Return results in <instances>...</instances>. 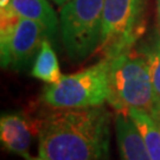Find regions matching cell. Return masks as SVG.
Listing matches in <instances>:
<instances>
[{
    "label": "cell",
    "instance_id": "1",
    "mask_svg": "<svg viewBox=\"0 0 160 160\" xmlns=\"http://www.w3.org/2000/svg\"><path fill=\"white\" fill-rule=\"evenodd\" d=\"M38 153L45 160H106L110 114L103 107L57 109L38 119Z\"/></svg>",
    "mask_w": 160,
    "mask_h": 160
},
{
    "label": "cell",
    "instance_id": "2",
    "mask_svg": "<svg viewBox=\"0 0 160 160\" xmlns=\"http://www.w3.org/2000/svg\"><path fill=\"white\" fill-rule=\"evenodd\" d=\"M109 63V104L116 113L141 109L152 114L155 101L147 55L129 49L110 58Z\"/></svg>",
    "mask_w": 160,
    "mask_h": 160
},
{
    "label": "cell",
    "instance_id": "3",
    "mask_svg": "<svg viewBox=\"0 0 160 160\" xmlns=\"http://www.w3.org/2000/svg\"><path fill=\"white\" fill-rule=\"evenodd\" d=\"M109 59H103L76 74L62 78L44 88L43 102L55 109H83L100 107L108 101Z\"/></svg>",
    "mask_w": 160,
    "mask_h": 160
},
{
    "label": "cell",
    "instance_id": "4",
    "mask_svg": "<svg viewBox=\"0 0 160 160\" xmlns=\"http://www.w3.org/2000/svg\"><path fill=\"white\" fill-rule=\"evenodd\" d=\"M104 0H69L61 10V30L70 59L83 61L101 44Z\"/></svg>",
    "mask_w": 160,
    "mask_h": 160
},
{
    "label": "cell",
    "instance_id": "5",
    "mask_svg": "<svg viewBox=\"0 0 160 160\" xmlns=\"http://www.w3.org/2000/svg\"><path fill=\"white\" fill-rule=\"evenodd\" d=\"M49 34L39 23L16 16L8 7H1V67L20 69L29 63Z\"/></svg>",
    "mask_w": 160,
    "mask_h": 160
},
{
    "label": "cell",
    "instance_id": "6",
    "mask_svg": "<svg viewBox=\"0 0 160 160\" xmlns=\"http://www.w3.org/2000/svg\"><path fill=\"white\" fill-rule=\"evenodd\" d=\"M142 0H104L101 44L107 59L131 49L140 30Z\"/></svg>",
    "mask_w": 160,
    "mask_h": 160
},
{
    "label": "cell",
    "instance_id": "7",
    "mask_svg": "<svg viewBox=\"0 0 160 160\" xmlns=\"http://www.w3.org/2000/svg\"><path fill=\"white\" fill-rule=\"evenodd\" d=\"M38 119L30 120L22 114H4L0 119L2 148L23 158L30 157L33 135H38Z\"/></svg>",
    "mask_w": 160,
    "mask_h": 160
},
{
    "label": "cell",
    "instance_id": "8",
    "mask_svg": "<svg viewBox=\"0 0 160 160\" xmlns=\"http://www.w3.org/2000/svg\"><path fill=\"white\" fill-rule=\"evenodd\" d=\"M115 132L121 160H152L142 134L129 115L116 113Z\"/></svg>",
    "mask_w": 160,
    "mask_h": 160
},
{
    "label": "cell",
    "instance_id": "9",
    "mask_svg": "<svg viewBox=\"0 0 160 160\" xmlns=\"http://www.w3.org/2000/svg\"><path fill=\"white\" fill-rule=\"evenodd\" d=\"M4 7H8L18 17L39 23L49 36L57 30V16L48 0H10Z\"/></svg>",
    "mask_w": 160,
    "mask_h": 160
},
{
    "label": "cell",
    "instance_id": "10",
    "mask_svg": "<svg viewBox=\"0 0 160 160\" xmlns=\"http://www.w3.org/2000/svg\"><path fill=\"white\" fill-rule=\"evenodd\" d=\"M31 75L34 78H38L48 84L56 83L62 78L57 56L53 51L50 42L46 38L43 40L38 50L37 57L31 70Z\"/></svg>",
    "mask_w": 160,
    "mask_h": 160
},
{
    "label": "cell",
    "instance_id": "11",
    "mask_svg": "<svg viewBox=\"0 0 160 160\" xmlns=\"http://www.w3.org/2000/svg\"><path fill=\"white\" fill-rule=\"evenodd\" d=\"M128 115L142 134L152 160H160V127L154 118L141 109H129Z\"/></svg>",
    "mask_w": 160,
    "mask_h": 160
},
{
    "label": "cell",
    "instance_id": "12",
    "mask_svg": "<svg viewBox=\"0 0 160 160\" xmlns=\"http://www.w3.org/2000/svg\"><path fill=\"white\" fill-rule=\"evenodd\" d=\"M148 57L151 76H152V84L154 92L155 107L160 106V38L154 42V44L148 51L146 52Z\"/></svg>",
    "mask_w": 160,
    "mask_h": 160
},
{
    "label": "cell",
    "instance_id": "13",
    "mask_svg": "<svg viewBox=\"0 0 160 160\" xmlns=\"http://www.w3.org/2000/svg\"><path fill=\"white\" fill-rule=\"evenodd\" d=\"M151 115L154 118V120L157 121V123H158L160 127V106L154 107V110H153V113H152Z\"/></svg>",
    "mask_w": 160,
    "mask_h": 160
},
{
    "label": "cell",
    "instance_id": "14",
    "mask_svg": "<svg viewBox=\"0 0 160 160\" xmlns=\"http://www.w3.org/2000/svg\"><path fill=\"white\" fill-rule=\"evenodd\" d=\"M157 16H158V24L160 28V0H157Z\"/></svg>",
    "mask_w": 160,
    "mask_h": 160
},
{
    "label": "cell",
    "instance_id": "15",
    "mask_svg": "<svg viewBox=\"0 0 160 160\" xmlns=\"http://www.w3.org/2000/svg\"><path fill=\"white\" fill-rule=\"evenodd\" d=\"M55 4H57L58 6H63L65 2H68L69 0H52Z\"/></svg>",
    "mask_w": 160,
    "mask_h": 160
},
{
    "label": "cell",
    "instance_id": "16",
    "mask_svg": "<svg viewBox=\"0 0 160 160\" xmlns=\"http://www.w3.org/2000/svg\"><path fill=\"white\" fill-rule=\"evenodd\" d=\"M26 160H45V159H44V158H42L40 155H38V157H31V155H30V157L26 158Z\"/></svg>",
    "mask_w": 160,
    "mask_h": 160
}]
</instances>
